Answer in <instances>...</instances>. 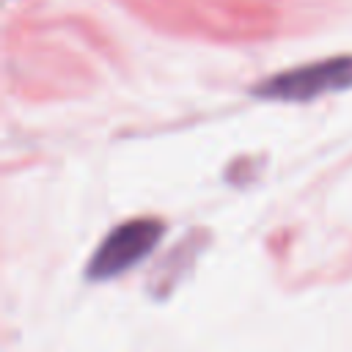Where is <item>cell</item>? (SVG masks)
I'll return each mask as SVG.
<instances>
[{"mask_svg": "<svg viewBox=\"0 0 352 352\" xmlns=\"http://www.w3.org/2000/svg\"><path fill=\"white\" fill-rule=\"evenodd\" d=\"M162 223L157 220H129L121 223L118 228H113L102 245L96 248V253L88 261V275L94 280H104V278H116L121 272H126L129 267H135L138 261H143L154 245L162 236Z\"/></svg>", "mask_w": 352, "mask_h": 352, "instance_id": "6da1fadb", "label": "cell"}, {"mask_svg": "<svg viewBox=\"0 0 352 352\" xmlns=\"http://www.w3.org/2000/svg\"><path fill=\"white\" fill-rule=\"evenodd\" d=\"M349 85H352V58H330V60H319L311 66L275 74L272 80L261 82L256 94L270 96V99L302 102V99H314L319 94L341 91Z\"/></svg>", "mask_w": 352, "mask_h": 352, "instance_id": "7a4b0ae2", "label": "cell"}]
</instances>
